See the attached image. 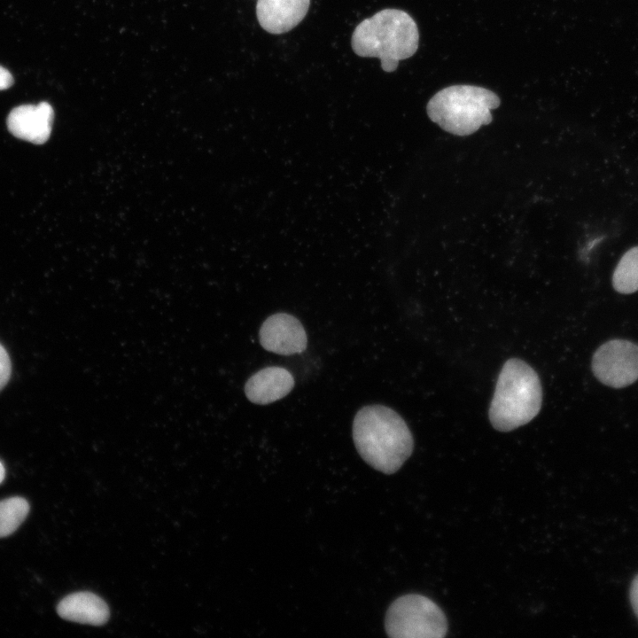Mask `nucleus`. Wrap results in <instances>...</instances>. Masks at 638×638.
Masks as SVG:
<instances>
[{
  "label": "nucleus",
  "mask_w": 638,
  "mask_h": 638,
  "mask_svg": "<svg viewBox=\"0 0 638 638\" xmlns=\"http://www.w3.org/2000/svg\"><path fill=\"white\" fill-rule=\"evenodd\" d=\"M614 289L620 293L638 291V246L628 250L620 259L613 273Z\"/></svg>",
  "instance_id": "nucleus-12"
},
{
  "label": "nucleus",
  "mask_w": 638,
  "mask_h": 638,
  "mask_svg": "<svg viewBox=\"0 0 638 638\" xmlns=\"http://www.w3.org/2000/svg\"><path fill=\"white\" fill-rule=\"evenodd\" d=\"M354 443L361 457L385 474L396 472L411 455L414 440L404 419L383 405L362 408L353 422Z\"/></svg>",
  "instance_id": "nucleus-1"
},
{
  "label": "nucleus",
  "mask_w": 638,
  "mask_h": 638,
  "mask_svg": "<svg viewBox=\"0 0 638 638\" xmlns=\"http://www.w3.org/2000/svg\"><path fill=\"white\" fill-rule=\"evenodd\" d=\"M260 343L269 352L291 355L302 353L307 346V334L299 319L286 313L268 317L259 332Z\"/></svg>",
  "instance_id": "nucleus-7"
},
{
  "label": "nucleus",
  "mask_w": 638,
  "mask_h": 638,
  "mask_svg": "<svg viewBox=\"0 0 638 638\" xmlns=\"http://www.w3.org/2000/svg\"><path fill=\"white\" fill-rule=\"evenodd\" d=\"M4 476H5L4 466V464L2 463V462L0 461V484H1L2 481L4 480Z\"/></svg>",
  "instance_id": "nucleus-17"
},
{
  "label": "nucleus",
  "mask_w": 638,
  "mask_h": 638,
  "mask_svg": "<svg viewBox=\"0 0 638 638\" xmlns=\"http://www.w3.org/2000/svg\"><path fill=\"white\" fill-rule=\"evenodd\" d=\"M595 376L603 384L621 388L638 379V346L623 339L602 345L592 360Z\"/></svg>",
  "instance_id": "nucleus-6"
},
{
  "label": "nucleus",
  "mask_w": 638,
  "mask_h": 638,
  "mask_svg": "<svg viewBox=\"0 0 638 638\" xmlns=\"http://www.w3.org/2000/svg\"><path fill=\"white\" fill-rule=\"evenodd\" d=\"M13 82L12 74L6 68L0 66V90L9 89Z\"/></svg>",
  "instance_id": "nucleus-15"
},
{
  "label": "nucleus",
  "mask_w": 638,
  "mask_h": 638,
  "mask_svg": "<svg viewBox=\"0 0 638 638\" xmlns=\"http://www.w3.org/2000/svg\"><path fill=\"white\" fill-rule=\"evenodd\" d=\"M29 511L28 502L21 497L0 502V538L12 534L24 521Z\"/></svg>",
  "instance_id": "nucleus-13"
},
{
  "label": "nucleus",
  "mask_w": 638,
  "mask_h": 638,
  "mask_svg": "<svg viewBox=\"0 0 638 638\" xmlns=\"http://www.w3.org/2000/svg\"><path fill=\"white\" fill-rule=\"evenodd\" d=\"M630 599L634 611L638 617V575L635 577L631 585Z\"/></svg>",
  "instance_id": "nucleus-16"
},
{
  "label": "nucleus",
  "mask_w": 638,
  "mask_h": 638,
  "mask_svg": "<svg viewBox=\"0 0 638 638\" xmlns=\"http://www.w3.org/2000/svg\"><path fill=\"white\" fill-rule=\"evenodd\" d=\"M309 5L310 0H258L256 16L264 30L279 35L300 24Z\"/></svg>",
  "instance_id": "nucleus-9"
},
{
  "label": "nucleus",
  "mask_w": 638,
  "mask_h": 638,
  "mask_svg": "<svg viewBox=\"0 0 638 638\" xmlns=\"http://www.w3.org/2000/svg\"><path fill=\"white\" fill-rule=\"evenodd\" d=\"M12 372L10 357L0 344V390L7 384Z\"/></svg>",
  "instance_id": "nucleus-14"
},
{
  "label": "nucleus",
  "mask_w": 638,
  "mask_h": 638,
  "mask_svg": "<svg viewBox=\"0 0 638 638\" xmlns=\"http://www.w3.org/2000/svg\"><path fill=\"white\" fill-rule=\"evenodd\" d=\"M294 386L292 375L284 368L271 366L260 370L245 383L247 399L266 405L286 396Z\"/></svg>",
  "instance_id": "nucleus-10"
},
{
  "label": "nucleus",
  "mask_w": 638,
  "mask_h": 638,
  "mask_svg": "<svg viewBox=\"0 0 638 638\" xmlns=\"http://www.w3.org/2000/svg\"><path fill=\"white\" fill-rule=\"evenodd\" d=\"M542 403L537 372L525 362L511 358L502 366L489 407V420L499 432H510L533 420Z\"/></svg>",
  "instance_id": "nucleus-3"
},
{
  "label": "nucleus",
  "mask_w": 638,
  "mask_h": 638,
  "mask_svg": "<svg viewBox=\"0 0 638 638\" xmlns=\"http://www.w3.org/2000/svg\"><path fill=\"white\" fill-rule=\"evenodd\" d=\"M58 615L66 620L100 626L110 616L106 603L91 592H76L63 598L57 606Z\"/></svg>",
  "instance_id": "nucleus-11"
},
{
  "label": "nucleus",
  "mask_w": 638,
  "mask_h": 638,
  "mask_svg": "<svg viewBox=\"0 0 638 638\" xmlns=\"http://www.w3.org/2000/svg\"><path fill=\"white\" fill-rule=\"evenodd\" d=\"M416 23L406 12L384 9L354 28L351 44L355 54L377 58L385 72H393L399 61L412 57L418 48Z\"/></svg>",
  "instance_id": "nucleus-2"
},
{
  "label": "nucleus",
  "mask_w": 638,
  "mask_h": 638,
  "mask_svg": "<svg viewBox=\"0 0 638 638\" xmlns=\"http://www.w3.org/2000/svg\"><path fill=\"white\" fill-rule=\"evenodd\" d=\"M385 629L392 638H441L447 634V621L442 610L430 598L408 594L389 606Z\"/></svg>",
  "instance_id": "nucleus-5"
},
{
  "label": "nucleus",
  "mask_w": 638,
  "mask_h": 638,
  "mask_svg": "<svg viewBox=\"0 0 638 638\" xmlns=\"http://www.w3.org/2000/svg\"><path fill=\"white\" fill-rule=\"evenodd\" d=\"M499 97L473 85H453L438 91L429 100V118L445 131L467 136L492 121L491 110L500 105Z\"/></svg>",
  "instance_id": "nucleus-4"
},
{
  "label": "nucleus",
  "mask_w": 638,
  "mask_h": 638,
  "mask_svg": "<svg viewBox=\"0 0 638 638\" xmlns=\"http://www.w3.org/2000/svg\"><path fill=\"white\" fill-rule=\"evenodd\" d=\"M53 118L54 111L47 102L21 105L10 112L7 117V128L19 139L42 144L51 136Z\"/></svg>",
  "instance_id": "nucleus-8"
}]
</instances>
